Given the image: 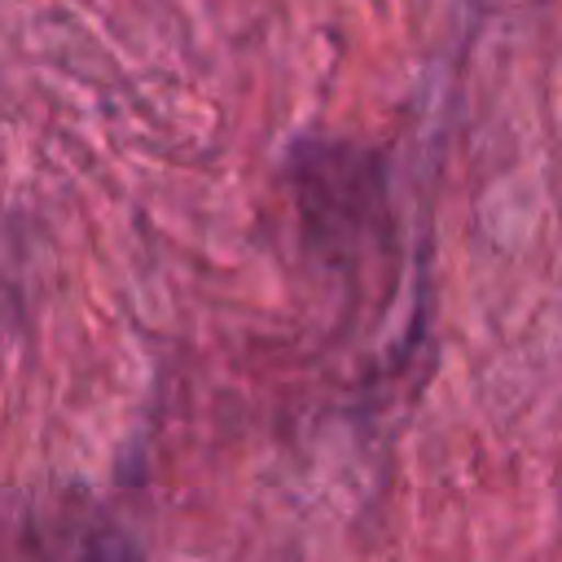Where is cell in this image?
<instances>
[{
  "instance_id": "6da1fadb",
  "label": "cell",
  "mask_w": 562,
  "mask_h": 562,
  "mask_svg": "<svg viewBox=\"0 0 562 562\" xmlns=\"http://www.w3.org/2000/svg\"><path fill=\"white\" fill-rule=\"evenodd\" d=\"M79 562H140V558H136V549H132L127 540H119V536H105V540L88 544V553H83Z\"/></svg>"
}]
</instances>
